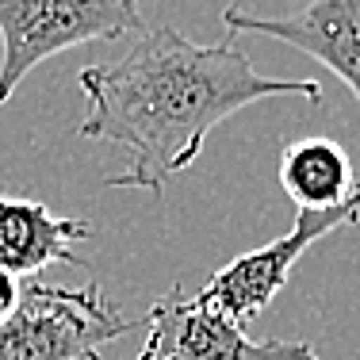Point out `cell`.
<instances>
[{
    "label": "cell",
    "instance_id": "5b68a950",
    "mask_svg": "<svg viewBox=\"0 0 360 360\" xmlns=\"http://www.w3.org/2000/svg\"><path fill=\"white\" fill-rule=\"evenodd\" d=\"M222 23L230 35H269L311 54L360 100V0H311L291 15H253L230 4Z\"/></svg>",
    "mask_w": 360,
    "mask_h": 360
},
{
    "label": "cell",
    "instance_id": "8fae6325",
    "mask_svg": "<svg viewBox=\"0 0 360 360\" xmlns=\"http://www.w3.org/2000/svg\"><path fill=\"white\" fill-rule=\"evenodd\" d=\"M353 222H356V226H360V200H356V211H353Z\"/></svg>",
    "mask_w": 360,
    "mask_h": 360
},
{
    "label": "cell",
    "instance_id": "277c9868",
    "mask_svg": "<svg viewBox=\"0 0 360 360\" xmlns=\"http://www.w3.org/2000/svg\"><path fill=\"white\" fill-rule=\"evenodd\" d=\"M356 200H360V180H356L353 195H349L345 203H338V207L299 211L284 238H276V242L261 245V250H253V253L234 257L226 269H219L207 284L195 291V299L222 311L230 322H238L245 330V322H253L257 314L276 299V291L288 284V276H291L299 257L311 250V245H319L326 234H333L338 226L353 222Z\"/></svg>",
    "mask_w": 360,
    "mask_h": 360
},
{
    "label": "cell",
    "instance_id": "6da1fadb",
    "mask_svg": "<svg viewBox=\"0 0 360 360\" xmlns=\"http://www.w3.org/2000/svg\"><path fill=\"white\" fill-rule=\"evenodd\" d=\"M84 92V139L127 150V173L111 188L161 192L169 176L200 158L207 134L234 111L264 96L322 100L319 81L264 77L226 31L222 42H192L176 27H150L115 62L89 65L77 77Z\"/></svg>",
    "mask_w": 360,
    "mask_h": 360
},
{
    "label": "cell",
    "instance_id": "30bf717a",
    "mask_svg": "<svg viewBox=\"0 0 360 360\" xmlns=\"http://www.w3.org/2000/svg\"><path fill=\"white\" fill-rule=\"evenodd\" d=\"M269 360H319V353H314L307 341H276V338H272Z\"/></svg>",
    "mask_w": 360,
    "mask_h": 360
},
{
    "label": "cell",
    "instance_id": "9c48e42d",
    "mask_svg": "<svg viewBox=\"0 0 360 360\" xmlns=\"http://www.w3.org/2000/svg\"><path fill=\"white\" fill-rule=\"evenodd\" d=\"M20 295H23L20 280H15L12 272L0 269V326H4V322L15 314V307H20Z\"/></svg>",
    "mask_w": 360,
    "mask_h": 360
},
{
    "label": "cell",
    "instance_id": "8992f818",
    "mask_svg": "<svg viewBox=\"0 0 360 360\" xmlns=\"http://www.w3.org/2000/svg\"><path fill=\"white\" fill-rule=\"evenodd\" d=\"M146 345L139 360H269L272 338L253 341L222 311L200 303L184 288L161 295L146 314Z\"/></svg>",
    "mask_w": 360,
    "mask_h": 360
},
{
    "label": "cell",
    "instance_id": "7a4b0ae2",
    "mask_svg": "<svg viewBox=\"0 0 360 360\" xmlns=\"http://www.w3.org/2000/svg\"><path fill=\"white\" fill-rule=\"evenodd\" d=\"M123 35H146L139 0H0V104L46 58Z\"/></svg>",
    "mask_w": 360,
    "mask_h": 360
},
{
    "label": "cell",
    "instance_id": "52a82bcc",
    "mask_svg": "<svg viewBox=\"0 0 360 360\" xmlns=\"http://www.w3.org/2000/svg\"><path fill=\"white\" fill-rule=\"evenodd\" d=\"M92 238L84 219H62L27 195H0V269L20 276H35L46 264H84L73 253L77 242Z\"/></svg>",
    "mask_w": 360,
    "mask_h": 360
},
{
    "label": "cell",
    "instance_id": "ba28073f",
    "mask_svg": "<svg viewBox=\"0 0 360 360\" xmlns=\"http://www.w3.org/2000/svg\"><path fill=\"white\" fill-rule=\"evenodd\" d=\"M280 188L299 211H326L353 195V161L333 139L307 134L280 150Z\"/></svg>",
    "mask_w": 360,
    "mask_h": 360
},
{
    "label": "cell",
    "instance_id": "7c38bea8",
    "mask_svg": "<svg viewBox=\"0 0 360 360\" xmlns=\"http://www.w3.org/2000/svg\"><path fill=\"white\" fill-rule=\"evenodd\" d=\"M84 360H100V356H84Z\"/></svg>",
    "mask_w": 360,
    "mask_h": 360
},
{
    "label": "cell",
    "instance_id": "3957f363",
    "mask_svg": "<svg viewBox=\"0 0 360 360\" xmlns=\"http://www.w3.org/2000/svg\"><path fill=\"white\" fill-rule=\"evenodd\" d=\"M127 330H134V322L100 284L62 288L31 280L15 314L0 326V360H84Z\"/></svg>",
    "mask_w": 360,
    "mask_h": 360
}]
</instances>
